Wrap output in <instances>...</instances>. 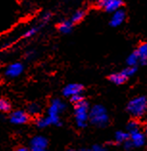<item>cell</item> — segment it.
<instances>
[{"mask_svg":"<svg viewBox=\"0 0 147 151\" xmlns=\"http://www.w3.org/2000/svg\"><path fill=\"white\" fill-rule=\"evenodd\" d=\"M39 29V27H33V28H31V29H29L24 35H22V37H24V38H29V37H33V35H35L36 34L38 33Z\"/></svg>","mask_w":147,"mask_h":151,"instance_id":"603a6c76","label":"cell"},{"mask_svg":"<svg viewBox=\"0 0 147 151\" xmlns=\"http://www.w3.org/2000/svg\"><path fill=\"white\" fill-rule=\"evenodd\" d=\"M12 109V105L9 101H7L6 99L0 98V112L8 113L10 112Z\"/></svg>","mask_w":147,"mask_h":151,"instance_id":"d6986e66","label":"cell"},{"mask_svg":"<svg viewBox=\"0 0 147 151\" xmlns=\"http://www.w3.org/2000/svg\"><path fill=\"white\" fill-rule=\"evenodd\" d=\"M84 100H85V98H84V96H83V94L75 95V96H73V97H71V98H70L71 102H73L74 104H76V103L80 102V101H84Z\"/></svg>","mask_w":147,"mask_h":151,"instance_id":"cb8c5ba5","label":"cell"},{"mask_svg":"<svg viewBox=\"0 0 147 151\" xmlns=\"http://www.w3.org/2000/svg\"><path fill=\"white\" fill-rule=\"evenodd\" d=\"M48 145V140L43 136H36L32 138L30 142L31 150L32 149H46Z\"/></svg>","mask_w":147,"mask_h":151,"instance_id":"9c48e42d","label":"cell"},{"mask_svg":"<svg viewBox=\"0 0 147 151\" xmlns=\"http://www.w3.org/2000/svg\"><path fill=\"white\" fill-rule=\"evenodd\" d=\"M50 17H51V14L50 13H45V14H43L42 15V17H41V21L43 22H47V21H49L50 20Z\"/></svg>","mask_w":147,"mask_h":151,"instance_id":"484cf974","label":"cell"},{"mask_svg":"<svg viewBox=\"0 0 147 151\" xmlns=\"http://www.w3.org/2000/svg\"><path fill=\"white\" fill-rule=\"evenodd\" d=\"M126 18V13L123 9H119L113 14V17L111 18L110 25L112 27H118L124 22Z\"/></svg>","mask_w":147,"mask_h":151,"instance_id":"30bf717a","label":"cell"},{"mask_svg":"<svg viewBox=\"0 0 147 151\" xmlns=\"http://www.w3.org/2000/svg\"><path fill=\"white\" fill-rule=\"evenodd\" d=\"M31 151H46V149H32Z\"/></svg>","mask_w":147,"mask_h":151,"instance_id":"f1b7e54d","label":"cell"},{"mask_svg":"<svg viewBox=\"0 0 147 151\" xmlns=\"http://www.w3.org/2000/svg\"><path fill=\"white\" fill-rule=\"evenodd\" d=\"M89 111L90 104L86 100L74 104V115L76 124L79 127L84 128L87 126V122L89 121Z\"/></svg>","mask_w":147,"mask_h":151,"instance_id":"3957f363","label":"cell"},{"mask_svg":"<svg viewBox=\"0 0 147 151\" xmlns=\"http://www.w3.org/2000/svg\"><path fill=\"white\" fill-rule=\"evenodd\" d=\"M126 62H127V64L131 67L137 66V64L138 63V57L136 53V51L133 52L132 54H130L128 55V58H127V59H126Z\"/></svg>","mask_w":147,"mask_h":151,"instance_id":"ffe728a7","label":"cell"},{"mask_svg":"<svg viewBox=\"0 0 147 151\" xmlns=\"http://www.w3.org/2000/svg\"><path fill=\"white\" fill-rule=\"evenodd\" d=\"M109 79L111 82L114 83L116 85H121L123 83H125L127 81V78L124 75H123L122 72H119V73H114L112 75L109 76Z\"/></svg>","mask_w":147,"mask_h":151,"instance_id":"4fadbf2b","label":"cell"},{"mask_svg":"<svg viewBox=\"0 0 147 151\" xmlns=\"http://www.w3.org/2000/svg\"><path fill=\"white\" fill-rule=\"evenodd\" d=\"M30 121V116L23 110H15L10 114V122L14 124H25Z\"/></svg>","mask_w":147,"mask_h":151,"instance_id":"8992f818","label":"cell"},{"mask_svg":"<svg viewBox=\"0 0 147 151\" xmlns=\"http://www.w3.org/2000/svg\"><path fill=\"white\" fill-rule=\"evenodd\" d=\"M85 17H86V11H84V10H78V11H76L73 14L70 21L72 22L73 24H74V23H79V22H81L83 19L85 18Z\"/></svg>","mask_w":147,"mask_h":151,"instance_id":"e0dca14e","label":"cell"},{"mask_svg":"<svg viewBox=\"0 0 147 151\" xmlns=\"http://www.w3.org/2000/svg\"><path fill=\"white\" fill-rule=\"evenodd\" d=\"M140 124L138 122L137 120H131L128 124H127V132L129 134H132L134 132H137V131H140Z\"/></svg>","mask_w":147,"mask_h":151,"instance_id":"2e32d148","label":"cell"},{"mask_svg":"<svg viewBox=\"0 0 147 151\" xmlns=\"http://www.w3.org/2000/svg\"><path fill=\"white\" fill-rule=\"evenodd\" d=\"M130 134L127 131H117L114 135V139L117 142H124L125 141L129 140Z\"/></svg>","mask_w":147,"mask_h":151,"instance_id":"ac0fdd59","label":"cell"},{"mask_svg":"<svg viewBox=\"0 0 147 151\" xmlns=\"http://www.w3.org/2000/svg\"><path fill=\"white\" fill-rule=\"evenodd\" d=\"M15 151H31V150L29 148H27V147H24V146H20V147L15 148Z\"/></svg>","mask_w":147,"mask_h":151,"instance_id":"83f0119b","label":"cell"},{"mask_svg":"<svg viewBox=\"0 0 147 151\" xmlns=\"http://www.w3.org/2000/svg\"><path fill=\"white\" fill-rule=\"evenodd\" d=\"M89 120L95 126L105 127L109 124V116L106 108L101 104H95L89 111Z\"/></svg>","mask_w":147,"mask_h":151,"instance_id":"6da1fadb","label":"cell"},{"mask_svg":"<svg viewBox=\"0 0 147 151\" xmlns=\"http://www.w3.org/2000/svg\"><path fill=\"white\" fill-rule=\"evenodd\" d=\"M123 146H124V149L127 150V151H130L131 149H133V147H134V145L132 144V142L130 141V139L123 142Z\"/></svg>","mask_w":147,"mask_h":151,"instance_id":"d4e9b609","label":"cell"},{"mask_svg":"<svg viewBox=\"0 0 147 151\" xmlns=\"http://www.w3.org/2000/svg\"><path fill=\"white\" fill-rule=\"evenodd\" d=\"M90 151H93V150H92V149H91V150H90Z\"/></svg>","mask_w":147,"mask_h":151,"instance_id":"4dcf8cb0","label":"cell"},{"mask_svg":"<svg viewBox=\"0 0 147 151\" xmlns=\"http://www.w3.org/2000/svg\"><path fill=\"white\" fill-rule=\"evenodd\" d=\"M65 104L60 99H54L51 101V104L47 111V116L52 120L54 125H62V122L60 120V113L65 110Z\"/></svg>","mask_w":147,"mask_h":151,"instance_id":"277c9868","label":"cell"},{"mask_svg":"<svg viewBox=\"0 0 147 151\" xmlns=\"http://www.w3.org/2000/svg\"><path fill=\"white\" fill-rule=\"evenodd\" d=\"M83 91H84V86L82 84H79V83H69V84H67L63 89V94L66 98H71L75 96V95L83 94Z\"/></svg>","mask_w":147,"mask_h":151,"instance_id":"52a82bcc","label":"cell"},{"mask_svg":"<svg viewBox=\"0 0 147 151\" xmlns=\"http://www.w3.org/2000/svg\"><path fill=\"white\" fill-rule=\"evenodd\" d=\"M123 5L122 0H100L96 2V6L104 9L108 13H114L116 11L121 9Z\"/></svg>","mask_w":147,"mask_h":151,"instance_id":"5b68a950","label":"cell"},{"mask_svg":"<svg viewBox=\"0 0 147 151\" xmlns=\"http://www.w3.org/2000/svg\"><path fill=\"white\" fill-rule=\"evenodd\" d=\"M137 70H138V67L137 66H134V67L128 66V67H126L124 70H122L121 72L123 73V75H124L127 78H128L132 77V76H134L135 74H136Z\"/></svg>","mask_w":147,"mask_h":151,"instance_id":"7402d4cb","label":"cell"},{"mask_svg":"<svg viewBox=\"0 0 147 151\" xmlns=\"http://www.w3.org/2000/svg\"><path fill=\"white\" fill-rule=\"evenodd\" d=\"M73 29V23L70 20H63L59 23L58 30L62 34H69Z\"/></svg>","mask_w":147,"mask_h":151,"instance_id":"5bb4252c","label":"cell"},{"mask_svg":"<svg viewBox=\"0 0 147 151\" xmlns=\"http://www.w3.org/2000/svg\"><path fill=\"white\" fill-rule=\"evenodd\" d=\"M67 151H76V150H75V149H68Z\"/></svg>","mask_w":147,"mask_h":151,"instance_id":"f546056e","label":"cell"},{"mask_svg":"<svg viewBox=\"0 0 147 151\" xmlns=\"http://www.w3.org/2000/svg\"><path fill=\"white\" fill-rule=\"evenodd\" d=\"M147 110V99L145 96H140L132 99L127 104V111L136 119L142 118Z\"/></svg>","mask_w":147,"mask_h":151,"instance_id":"7a4b0ae2","label":"cell"},{"mask_svg":"<svg viewBox=\"0 0 147 151\" xmlns=\"http://www.w3.org/2000/svg\"><path fill=\"white\" fill-rule=\"evenodd\" d=\"M39 112H41V107H39V105L38 104V103H30V104L28 105V107H27V114L29 115H38Z\"/></svg>","mask_w":147,"mask_h":151,"instance_id":"44dd1931","label":"cell"},{"mask_svg":"<svg viewBox=\"0 0 147 151\" xmlns=\"http://www.w3.org/2000/svg\"><path fill=\"white\" fill-rule=\"evenodd\" d=\"M36 124H37V126L39 127V128H45V127L53 124V122L48 116H45V117L38 118L37 121H36Z\"/></svg>","mask_w":147,"mask_h":151,"instance_id":"9a60e30c","label":"cell"},{"mask_svg":"<svg viewBox=\"0 0 147 151\" xmlns=\"http://www.w3.org/2000/svg\"><path fill=\"white\" fill-rule=\"evenodd\" d=\"M92 150L93 151H106V149L103 147L102 145H94L93 147H92Z\"/></svg>","mask_w":147,"mask_h":151,"instance_id":"4316f807","label":"cell"},{"mask_svg":"<svg viewBox=\"0 0 147 151\" xmlns=\"http://www.w3.org/2000/svg\"><path fill=\"white\" fill-rule=\"evenodd\" d=\"M23 65L20 62H15L12 63L7 67L5 70V76L10 78H17L18 76H20L23 72Z\"/></svg>","mask_w":147,"mask_h":151,"instance_id":"ba28073f","label":"cell"},{"mask_svg":"<svg viewBox=\"0 0 147 151\" xmlns=\"http://www.w3.org/2000/svg\"><path fill=\"white\" fill-rule=\"evenodd\" d=\"M130 141L136 147H140L145 144V134L141 131H137L132 134H130Z\"/></svg>","mask_w":147,"mask_h":151,"instance_id":"8fae6325","label":"cell"},{"mask_svg":"<svg viewBox=\"0 0 147 151\" xmlns=\"http://www.w3.org/2000/svg\"><path fill=\"white\" fill-rule=\"evenodd\" d=\"M136 53L138 57V63L141 65H146L147 63V44L146 42H141L140 46L136 50Z\"/></svg>","mask_w":147,"mask_h":151,"instance_id":"7c38bea8","label":"cell"}]
</instances>
